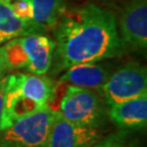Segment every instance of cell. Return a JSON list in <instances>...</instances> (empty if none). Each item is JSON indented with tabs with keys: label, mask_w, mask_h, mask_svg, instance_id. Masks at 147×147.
<instances>
[{
	"label": "cell",
	"mask_w": 147,
	"mask_h": 147,
	"mask_svg": "<svg viewBox=\"0 0 147 147\" xmlns=\"http://www.w3.org/2000/svg\"><path fill=\"white\" fill-rule=\"evenodd\" d=\"M55 28V51L50 72L61 74L76 64L104 61L125 53L113 12L94 3L70 8Z\"/></svg>",
	"instance_id": "obj_1"
},
{
	"label": "cell",
	"mask_w": 147,
	"mask_h": 147,
	"mask_svg": "<svg viewBox=\"0 0 147 147\" xmlns=\"http://www.w3.org/2000/svg\"><path fill=\"white\" fill-rule=\"evenodd\" d=\"M108 108L100 92L68 84L58 111L72 123L102 127L108 120Z\"/></svg>",
	"instance_id": "obj_2"
},
{
	"label": "cell",
	"mask_w": 147,
	"mask_h": 147,
	"mask_svg": "<svg viewBox=\"0 0 147 147\" xmlns=\"http://www.w3.org/2000/svg\"><path fill=\"white\" fill-rule=\"evenodd\" d=\"M55 112L46 107L14 120L0 131V147H45Z\"/></svg>",
	"instance_id": "obj_3"
},
{
	"label": "cell",
	"mask_w": 147,
	"mask_h": 147,
	"mask_svg": "<svg viewBox=\"0 0 147 147\" xmlns=\"http://www.w3.org/2000/svg\"><path fill=\"white\" fill-rule=\"evenodd\" d=\"M108 106L147 95V70L137 61L116 69L100 90Z\"/></svg>",
	"instance_id": "obj_4"
},
{
	"label": "cell",
	"mask_w": 147,
	"mask_h": 147,
	"mask_svg": "<svg viewBox=\"0 0 147 147\" xmlns=\"http://www.w3.org/2000/svg\"><path fill=\"white\" fill-rule=\"evenodd\" d=\"M124 51H145L147 48V1L129 0L117 21Z\"/></svg>",
	"instance_id": "obj_5"
},
{
	"label": "cell",
	"mask_w": 147,
	"mask_h": 147,
	"mask_svg": "<svg viewBox=\"0 0 147 147\" xmlns=\"http://www.w3.org/2000/svg\"><path fill=\"white\" fill-rule=\"evenodd\" d=\"M102 136V127L75 124L56 111L45 147H92Z\"/></svg>",
	"instance_id": "obj_6"
},
{
	"label": "cell",
	"mask_w": 147,
	"mask_h": 147,
	"mask_svg": "<svg viewBox=\"0 0 147 147\" xmlns=\"http://www.w3.org/2000/svg\"><path fill=\"white\" fill-rule=\"evenodd\" d=\"M112 65V63L106 62V60L76 64L67 69L60 75L58 81L69 85L100 92L115 71Z\"/></svg>",
	"instance_id": "obj_7"
},
{
	"label": "cell",
	"mask_w": 147,
	"mask_h": 147,
	"mask_svg": "<svg viewBox=\"0 0 147 147\" xmlns=\"http://www.w3.org/2000/svg\"><path fill=\"white\" fill-rule=\"evenodd\" d=\"M108 119L124 131H143L147 126V95L109 106Z\"/></svg>",
	"instance_id": "obj_8"
},
{
	"label": "cell",
	"mask_w": 147,
	"mask_h": 147,
	"mask_svg": "<svg viewBox=\"0 0 147 147\" xmlns=\"http://www.w3.org/2000/svg\"><path fill=\"white\" fill-rule=\"evenodd\" d=\"M19 39L28 57L27 71L33 74H47L53 62L55 40L44 34H31Z\"/></svg>",
	"instance_id": "obj_9"
},
{
	"label": "cell",
	"mask_w": 147,
	"mask_h": 147,
	"mask_svg": "<svg viewBox=\"0 0 147 147\" xmlns=\"http://www.w3.org/2000/svg\"><path fill=\"white\" fill-rule=\"evenodd\" d=\"M8 82L18 93L40 106H47L56 84L46 75L21 72L8 74Z\"/></svg>",
	"instance_id": "obj_10"
},
{
	"label": "cell",
	"mask_w": 147,
	"mask_h": 147,
	"mask_svg": "<svg viewBox=\"0 0 147 147\" xmlns=\"http://www.w3.org/2000/svg\"><path fill=\"white\" fill-rule=\"evenodd\" d=\"M47 28L33 21L26 22L19 19L12 12L8 3L0 2V46L13 38L31 34H44Z\"/></svg>",
	"instance_id": "obj_11"
},
{
	"label": "cell",
	"mask_w": 147,
	"mask_h": 147,
	"mask_svg": "<svg viewBox=\"0 0 147 147\" xmlns=\"http://www.w3.org/2000/svg\"><path fill=\"white\" fill-rule=\"evenodd\" d=\"M33 10L32 21L45 28H53L67 9L65 0H30Z\"/></svg>",
	"instance_id": "obj_12"
},
{
	"label": "cell",
	"mask_w": 147,
	"mask_h": 147,
	"mask_svg": "<svg viewBox=\"0 0 147 147\" xmlns=\"http://www.w3.org/2000/svg\"><path fill=\"white\" fill-rule=\"evenodd\" d=\"M0 50L9 73L21 69L26 70L28 65V57L24 48L22 47L19 37L5 42L2 46H0Z\"/></svg>",
	"instance_id": "obj_13"
},
{
	"label": "cell",
	"mask_w": 147,
	"mask_h": 147,
	"mask_svg": "<svg viewBox=\"0 0 147 147\" xmlns=\"http://www.w3.org/2000/svg\"><path fill=\"white\" fill-rule=\"evenodd\" d=\"M92 147H143V145L133 132L118 130L102 136Z\"/></svg>",
	"instance_id": "obj_14"
},
{
	"label": "cell",
	"mask_w": 147,
	"mask_h": 147,
	"mask_svg": "<svg viewBox=\"0 0 147 147\" xmlns=\"http://www.w3.org/2000/svg\"><path fill=\"white\" fill-rule=\"evenodd\" d=\"M8 5H10L12 12L19 19L26 22L32 21L33 10L30 0H10Z\"/></svg>",
	"instance_id": "obj_15"
},
{
	"label": "cell",
	"mask_w": 147,
	"mask_h": 147,
	"mask_svg": "<svg viewBox=\"0 0 147 147\" xmlns=\"http://www.w3.org/2000/svg\"><path fill=\"white\" fill-rule=\"evenodd\" d=\"M5 90H7V75L3 79L0 80V131L2 129V121H3V113H5Z\"/></svg>",
	"instance_id": "obj_16"
},
{
	"label": "cell",
	"mask_w": 147,
	"mask_h": 147,
	"mask_svg": "<svg viewBox=\"0 0 147 147\" xmlns=\"http://www.w3.org/2000/svg\"><path fill=\"white\" fill-rule=\"evenodd\" d=\"M7 74H9V71L5 67V63L3 61L2 55H1V50H0V80L3 79Z\"/></svg>",
	"instance_id": "obj_17"
},
{
	"label": "cell",
	"mask_w": 147,
	"mask_h": 147,
	"mask_svg": "<svg viewBox=\"0 0 147 147\" xmlns=\"http://www.w3.org/2000/svg\"><path fill=\"white\" fill-rule=\"evenodd\" d=\"M10 0H0V2H3V3H9Z\"/></svg>",
	"instance_id": "obj_18"
}]
</instances>
